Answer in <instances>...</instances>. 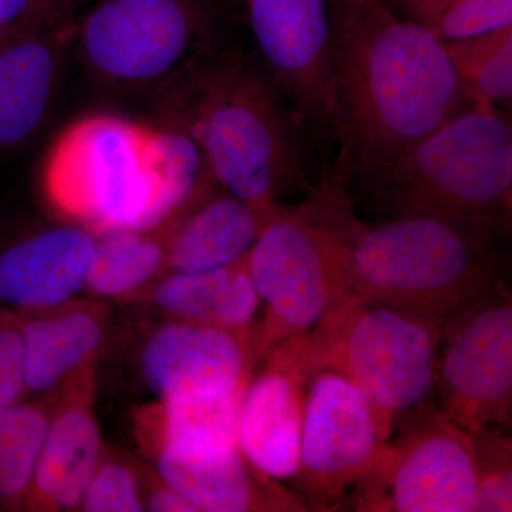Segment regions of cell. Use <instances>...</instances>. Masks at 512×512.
<instances>
[{"mask_svg":"<svg viewBox=\"0 0 512 512\" xmlns=\"http://www.w3.org/2000/svg\"><path fill=\"white\" fill-rule=\"evenodd\" d=\"M403 19L441 42L468 39L512 26V0H386Z\"/></svg>","mask_w":512,"mask_h":512,"instance_id":"obj_26","label":"cell"},{"mask_svg":"<svg viewBox=\"0 0 512 512\" xmlns=\"http://www.w3.org/2000/svg\"><path fill=\"white\" fill-rule=\"evenodd\" d=\"M66 0H0V42L52 25Z\"/></svg>","mask_w":512,"mask_h":512,"instance_id":"obj_30","label":"cell"},{"mask_svg":"<svg viewBox=\"0 0 512 512\" xmlns=\"http://www.w3.org/2000/svg\"><path fill=\"white\" fill-rule=\"evenodd\" d=\"M80 510L86 512H140L144 508L140 476L127 461L104 450L99 467L83 495Z\"/></svg>","mask_w":512,"mask_h":512,"instance_id":"obj_28","label":"cell"},{"mask_svg":"<svg viewBox=\"0 0 512 512\" xmlns=\"http://www.w3.org/2000/svg\"><path fill=\"white\" fill-rule=\"evenodd\" d=\"M272 212L218 187L167 224V272L214 271L237 264L251 251Z\"/></svg>","mask_w":512,"mask_h":512,"instance_id":"obj_20","label":"cell"},{"mask_svg":"<svg viewBox=\"0 0 512 512\" xmlns=\"http://www.w3.org/2000/svg\"><path fill=\"white\" fill-rule=\"evenodd\" d=\"M248 384L215 396L157 400L136 416L138 441L151 448L185 440L238 447V417Z\"/></svg>","mask_w":512,"mask_h":512,"instance_id":"obj_23","label":"cell"},{"mask_svg":"<svg viewBox=\"0 0 512 512\" xmlns=\"http://www.w3.org/2000/svg\"><path fill=\"white\" fill-rule=\"evenodd\" d=\"M167 272V225L94 234L86 289L97 298L124 299L151 288Z\"/></svg>","mask_w":512,"mask_h":512,"instance_id":"obj_22","label":"cell"},{"mask_svg":"<svg viewBox=\"0 0 512 512\" xmlns=\"http://www.w3.org/2000/svg\"><path fill=\"white\" fill-rule=\"evenodd\" d=\"M387 440L375 407L356 384L330 370L312 372L295 477L308 511L336 510Z\"/></svg>","mask_w":512,"mask_h":512,"instance_id":"obj_11","label":"cell"},{"mask_svg":"<svg viewBox=\"0 0 512 512\" xmlns=\"http://www.w3.org/2000/svg\"><path fill=\"white\" fill-rule=\"evenodd\" d=\"M348 291L444 320L500 281L495 238L436 218L402 217L366 227L350 198L340 217Z\"/></svg>","mask_w":512,"mask_h":512,"instance_id":"obj_3","label":"cell"},{"mask_svg":"<svg viewBox=\"0 0 512 512\" xmlns=\"http://www.w3.org/2000/svg\"><path fill=\"white\" fill-rule=\"evenodd\" d=\"M443 322L346 293L308 333L309 370H330L356 384L390 439L396 417L436 390Z\"/></svg>","mask_w":512,"mask_h":512,"instance_id":"obj_7","label":"cell"},{"mask_svg":"<svg viewBox=\"0 0 512 512\" xmlns=\"http://www.w3.org/2000/svg\"><path fill=\"white\" fill-rule=\"evenodd\" d=\"M208 19L195 0H99L79 30L84 66L106 86L177 83L204 53Z\"/></svg>","mask_w":512,"mask_h":512,"instance_id":"obj_8","label":"cell"},{"mask_svg":"<svg viewBox=\"0 0 512 512\" xmlns=\"http://www.w3.org/2000/svg\"><path fill=\"white\" fill-rule=\"evenodd\" d=\"M148 451L158 477L197 512L308 511L298 495L255 470L239 447L174 440Z\"/></svg>","mask_w":512,"mask_h":512,"instance_id":"obj_15","label":"cell"},{"mask_svg":"<svg viewBox=\"0 0 512 512\" xmlns=\"http://www.w3.org/2000/svg\"><path fill=\"white\" fill-rule=\"evenodd\" d=\"M153 126L94 113L64 128L40 167V188L62 217L90 229H156L170 222L154 171Z\"/></svg>","mask_w":512,"mask_h":512,"instance_id":"obj_5","label":"cell"},{"mask_svg":"<svg viewBox=\"0 0 512 512\" xmlns=\"http://www.w3.org/2000/svg\"><path fill=\"white\" fill-rule=\"evenodd\" d=\"M151 301L171 319L237 333H251L261 305L249 275L248 255L214 271L165 272L153 284Z\"/></svg>","mask_w":512,"mask_h":512,"instance_id":"obj_21","label":"cell"},{"mask_svg":"<svg viewBox=\"0 0 512 512\" xmlns=\"http://www.w3.org/2000/svg\"><path fill=\"white\" fill-rule=\"evenodd\" d=\"M177 83L170 120L197 141L222 190L266 212L286 191H312L268 73L231 53L200 60Z\"/></svg>","mask_w":512,"mask_h":512,"instance_id":"obj_2","label":"cell"},{"mask_svg":"<svg viewBox=\"0 0 512 512\" xmlns=\"http://www.w3.org/2000/svg\"><path fill=\"white\" fill-rule=\"evenodd\" d=\"M339 507L366 512H477L473 436L437 414L420 421L399 439L383 444Z\"/></svg>","mask_w":512,"mask_h":512,"instance_id":"obj_9","label":"cell"},{"mask_svg":"<svg viewBox=\"0 0 512 512\" xmlns=\"http://www.w3.org/2000/svg\"><path fill=\"white\" fill-rule=\"evenodd\" d=\"M370 184L396 218H436L497 238L511 224L510 116L468 107Z\"/></svg>","mask_w":512,"mask_h":512,"instance_id":"obj_4","label":"cell"},{"mask_svg":"<svg viewBox=\"0 0 512 512\" xmlns=\"http://www.w3.org/2000/svg\"><path fill=\"white\" fill-rule=\"evenodd\" d=\"M16 315L29 394L55 393L94 367L106 340L103 315L94 306L70 302Z\"/></svg>","mask_w":512,"mask_h":512,"instance_id":"obj_19","label":"cell"},{"mask_svg":"<svg viewBox=\"0 0 512 512\" xmlns=\"http://www.w3.org/2000/svg\"><path fill=\"white\" fill-rule=\"evenodd\" d=\"M23 508L72 511L80 508L87 485L104 454L94 414V367L63 386Z\"/></svg>","mask_w":512,"mask_h":512,"instance_id":"obj_16","label":"cell"},{"mask_svg":"<svg viewBox=\"0 0 512 512\" xmlns=\"http://www.w3.org/2000/svg\"><path fill=\"white\" fill-rule=\"evenodd\" d=\"M448 59L476 106L497 107L512 99V26L468 39L443 42Z\"/></svg>","mask_w":512,"mask_h":512,"instance_id":"obj_25","label":"cell"},{"mask_svg":"<svg viewBox=\"0 0 512 512\" xmlns=\"http://www.w3.org/2000/svg\"><path fill=\"white\" fill-rule=\"evenodd\" d=\"M342 178L372 183L409 148L476 106L444 43L386 0H329Z\"/></svg>","mask_w":512,"mask_h":512,"instance_id":"obj_1","label":"cell"},{"mask_svg":"<svg viewBox=\"0 0 512 512\" xmlns=\"http://www.w3.org/2000/svg\"><path fill=\"white\" fill-rule=\"evenodd\" d=\"M254 352L249 333L171 319L144 342L140 372L157 400L215 396L249 383Z\"/></svg>","mask_w":512,"mask_h":512,"instance_id":"obj_14","label":"cell"},{"mask_svg":"<svg viewBox=\"0 0 512 512\" xmlns=\"http://www.w3.org/2000/svg\"><path fill=\"white\" fill-rule=\"evenodd\" d=\"M94 234L82 225L30 232L0 248V306L43 312L73 302L86 289Z\"/></svg>","mask_w":512,"mask_h":512,"instance_id":"obj_17","label":"cell"},{"mask_svg":"<svg viewBox=\"0 0 512 512\" xmlns=\"http://www.w3.org/2000/svg\"><path fill=\"white\" fill-rule=\"evenodd\" d=\"M256 46L299 120L335 137L329 0H245Z\"/></svg>","mask_w":512,"mask_h":512,"instance_id":"obj_12","label":"cell"},{"mask_svg":"<svg viewBox=\"0 0 512 512\" xmlns=\"http://www.w3.org/2000/svg\"><path fill=\"white\" fill-rule=\"evenodd\" d=\"M308 333L265 353L261 372L249 380L238 417V447L255 470L272 480L295 478L309 370Z\"/></svg>","mask_w":512,"mask_h":512,"instance_id":"obj_13","label":"cell"},{"mask_svg":"<svg viewBox=\"0 0 512 512\" xmlns=\"http://www.w3.org/2000/svg\"><path fill=\"white\" fill-rule=\"evenodd\" d=\"M349 195L329 178L296 208L276 207L248 252V269L261 302L264 323L255 352L311 332L348 291L340 215Z\"/></svg>","mask_w":512,"mask_h":512,"instance_id":"obj_6","label":"cell"},{"mask_svg":"<svg viewBox=\"0 0 512 512\" xmlns=\"http://www.w3.org/2000/svg\"><path fill=\"white\" fill-rule=\"evenodd\" d=\"M52 413L45 402L0 407V507L23 508Z\"/></svg>","mask_w":512,"mask_h":512,"instance_id":"obj_24","label":"cell"},{"mask_svg":"<svg viewBox=\"0 0 512 512\" xmlns=\"http://www.w3.org/2000/svg\"><path fill=\"white\" fill-rule=\"evenodd\" d=\"M49 26L0 42V154L29 144L55 100L67 33Z\"/></svg>","mask_w":512,"mask_h":512,"instance_id":"obj_18","label":"cell"},{"mask_svg":"<svg viewBox=\"0 0 512 512\" xmlns=\"http://www.w3.org/2000/svg\"><path fill=\"white\" fill-rule=\"evenodd\" d=\"M473 436L476 453L477 511H512V446L503 427H487Z\"/></svg>","mask_w":512,"mask_h":512,"instance_id":"obj_27","label":"cell"},{"mask_svg":"<svg viewBox=\"0 0 512 512\" xmlns=\"http://www.w3.org/2000/svg\"><path fill=\"white\" fill-rule=\"evenodd\" d=\"M436 389L443 417L470 434L510 423L512 303L504 285L467 303L441 325Z\"/></svg>","mask_w":512,"mask_h":512,"instance_id":"obj_10","label":"cell"},{"mask_svg":"<svg viewBox=\"0 0 512 512\" xmlns=\"http://www.w3.org/2000/svg\"><path fill=\"white\" fill-rule=\"evenodd\" d=\"M160 484L143 488L144 508L153 512H197L177 491L161 480Z\"/></svg>","mask_w":512,"mask_h":512,"instance_id":"obj_31","label":"cell"},{"mask_svg":"<svg viewBox=\"0 0 512 512\" xmlns=\"http://www.w3.org/2000/svg\"><path fill=\"white\" fill-rule=\"evenodd\" d=\"M28 396L18 315L0 306V407Z\"/></svg>","mask_w":512,"mask_h":512,"instance_id":"obj_29","label":"cell"}]
</instances>
